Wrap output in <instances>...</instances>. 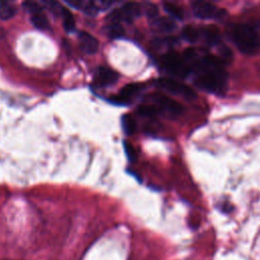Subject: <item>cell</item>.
Here are the masks:
<instances>
[{
  "instance_id": "1",
  "label": "cell",
  "mask_w": 260,
  "mask_h": 260,
  "mask_svg": "<svg viewBox=\"0 0 260 260\" xmlns=\"http://www.w3.org/2000/svg\"><path fill=\"white\" fill-rule=\"evenodd\" d=\"M191 64L192 72L195 71V84L208 92L220 93L226 84V74L222 68V61L212 55L197 57L195 50L187 49L183 55Z\"/></svg>"
},
{
  "instance_id": "2",
  "label": "cell",
  "mask_w": 260,
  "mask_h": 260,
  "mask_svg": "<svg viewBox=\"0 0 260 260\" xmlns=\"http://www.w3.org/2000/svg\"><path fill=\"white\" fill-rule=\"evenodd\" d=\"M228 35L233 44L244 54L260 52V35L254 27L245 23H235L229 27Z\"/></svg>"
},
{
  "instance_id": "3",
  "label": "cell",
  "mask_w": 260,
  "mask_h": 260,
  "mask_svg": "<svg viewBox=\"0 0 260 260\" xmlns=\"http://www.w3.org/2000/svg\"><path fill=\"white\" fill-rule=\"evenodd\" d=\"M161 64L166 71L177 77L185 78L192 72L190 62L176 52L165 54L161 58Z\"/></svg>"
},
{
  "instance_id": "4",
  "label": "cell",
  "mask_w": 260,
  "mask_h": 260,
  "mask_svg": "<svg viewBox=\"0 0 260 260\" xmlns=\"http://www.w3.org/2000/svg\"><path fill=\"white\" fill-rule=\"evenodd\" d=\"M154 83L156 87L169 93H172L174 95H178L187 100H192L195 98V92L193 91L192 88H190L185 83L178 81L174 78L160 77V78H157Z\"/></svg>"
},
{
  "instance_id": "5",
  "label": "cell",
  "mask_w": 260,
  "mask_h": 260,
  "mask_svg": "<svg viewBox=\"0 0 260 260\" xmlns=\"http://www.w3.org/2000/svg\"><path fill=\"white\" fill-rule=\"evenodd\" d=\"M140 11L141 9L138 3L129 2L124 4L122 7L113 10L107 19L110 21V23H120L121 21L132 22L140 15Z\"/></svg>"
},
{
  "instance_id": "6",
  "label": "cell",
  "mask_w": 260,
  "mask_h": 260,
  "mask_svg": "<svg viewBox=\"0 0 260 260\" xmlns=\"http://www.w3.org/2000/svg\"><path fill=\"white\" fill-rule=\"evenodd\" d=\"M192 11L194 15L201 19H218L223 17L225 11L218 8L212 3L204 1H196L192 3Z\"/></svg>"
},
{
  "instance_id": "7",
  "label": "cell",
  "mask_w": 260,
  "mask_h": 260,
  "mask_svg": "<svg viewBox=\"0 0 260 260\" xmlns=\"http://www.w3.org/2000/svg\"><path fill=\"white\" fill-rule=\"evenodd\" d=\"M149 100L153 103L154 106H156L159 110L166 111L171 115H180L183 111L182 106L175 100L169 98L166 94L154 92L149 94Z\"/></svg>"
},
{
  "instance_id": "8",
  "label": "cell",
  "mask_w": 260,
  "mask_h": 260,
  "mask_svg": "<svg viewBox=\"0 0 260 260\" xmlns=\"http://www.w3.org/2000/svg\"><path fill=\"white\" fill-rule=\"evenodd\" d=\"M79 46L85 54H94L99 49V41L89 32L80 30L78 34Z\"/></svg>"
},
{
  "instance_id": "9",
  "label": "cell",
  "mask_w": 260,
  "mask_h": 260,
  "mask_svg": "<svg viewBox=\"0 0 260 260\" xmlns=\"http://www.w3.org/2000/svg\"><path fill=\"white\" fill-rule=\"evenodd\" d=\"M119 78V74L117 71L113 70L109 67H99L96 70V81L102 86H109L114 84Z\"/></svg>"
},
{
  "instance_id": "10",
  "label": "cell",
  "mask_w": 260,
  "mask_h": 260,
  "mask_svg": "<svg viewBox=\"0 0 260 260\" xmlns=\"http://www.w3.org/2000/svg\"><path fill=\"white\" fill-rule=\"evenodd\" d=\"M150 26L157 32H170L175 28V24L170 18L159 15L150 19Z\"/></svg>"
},
{
  "instance_id": "11",
  "label": "cell",
  "mask_w": 260,
  "mask_h": 260,
  "mask_svg": "<svg viewBox=\"0 0 260 260\" xmlns=\"http://www.w3.org/2000/svg\"><path fill=\"white\" fill-rule=\"evenodd\" d=\"M143 87V84L142 83H130V84H127L126 86H124L121 90V92L119 93L120 96H122L125 101L128 102V100L135 95L136 93H138Z\"/></svg>"
},
{
  "instance_id": "12",
  "label": "cell",
  "mask_w": 260,
  "mask_h": 260,
  "mask_svg": "<svg viewBox=\"0 0 260 260\" xmlns=\"http://www.w3.org/2000/svg\"><path fill=\"white\" fill-rule=\"evenodd\" d=\"M61 16H62L63 26H64L65 30L68 31V32L73 31L75 29V20H74L72 12L69 9L63 7L62 12H61Z\"/></svg>"
},
{
  "instance_id": "13",
  "label": "cell",
  "mask_w": 260,
  "mask_h": 260,
  "mask_svg": "<svg viewBox=\"0 0 260 260\" xmlns=\"http://www.w3.org/2000/svg\"><path fill=\"white\" fill-rule=\"evenodd\" d=\"M30 22L32 23V25L35 27H37L39 29H42V30H46L50 26L49 25V20L43 12L30 15Z\"/></svg>"
},
{
  "instance_id": "14",
  "label": "cell",
  "mask_w": 260,
  "mask_h": 260,
  "mask_svg": "<svg viewBox=\"0 0 260 260\" xmlns=\"http://www.w3.org/2000/svg\"><path fill=\"white\" fill-rule=\"evenodd\" d=\"M16 13V7L9 2H0V19L7 20Z\"/></svg>"
},
{
  "instance_id": "15",
  "label": "cell",
  "mask_w": 260,
  "mask_h": 260,
  "mask_svg": "<svg viewBox=\"0 0 260 260\" xmlns=\"http://www.w3.org/2000/svg\"><path fill=\"white\" fill-rule=\"evenodd\" d=\"M217 29L214 27H206L200 30V35H202L203 39L205 40V42L209 45H214L216 43H218L219 37L217 34Z\"/></svg>"
},
{
  "instance_id": "16",
  "label": "cell",
  "mask_w": 260,
  "mask_h": 260,
  "mask_svg": "<svg viewBox=\"0 0 260 260\" xmlns=\"http://www.w3.org/2000/svg\"><path fill=\"white\" fill-rule=\"evenodd\" d=\"M122 127L124 132L127 135H131L135 132L136 130V122L134 120V118L132 117V115L130 114H126L122 117Z\"/></svg>"
},
{
  "instance_id": "17",
  "label": "cell",
  "mask_w": 260,
  "mask_h": 260,
  "mask_svg": "<svg viewBox=\"0 0 260 260\" xmlns=\"http://www.w3.org/2000/svg\"><path fill=\"white\" fill-rule=\"evenodd\" d=\"M182 36L186 41L191 42V43H195V42L198 41V39L200 37V30H198L194 26L188 25V26L184 27V29L182 31Z\"/></svg>"
},
{
  "instance_id": "18",
  "label": "cell",
  "mask_w": 260,
  "mask_h": 260,
  "mask_svg": "<svg viewBox=\"0 0 260 260\" xmlns=\"http://www.w3.org/2000/svg\"><path fill=\"white\" fill-rule=\"evenodd\" d=\"M164 9L166 10V12L168 14H170L173 17H176L178 19H182L184 12L182 10L181 7H179L178 5L174 4V3H169V2H165L164 3Z\"/></svg>"
},
{
  "instance_id": "19",
  "label": "cell",
  "mask_w": 260,
  "mask_h": 260,
  "mask_svg": "<svg viewBox=\"0 0 260 260\" xmlns=\"http://www.w3.org/2000/svg\"><path fill=\"white\" fill-rule=\"evenodd\" d=\"M159 112V109L154 105H140L138 108V113L141 116L145 117H153L157 115Z\"/></svg>"
},
{
  "instance_id": "20",
  "label": "cell",
  "mask_w": 260,
  "mask_h": 260,
  "mask_svg": "<svg viewBox=\"0 0 260 260\" xmlns=\"http://www.w3.org/2000/svg\"><path fill=\"white\" fill-rule=\"evenodd\" d=\"M107 32L110 38L116 39V38H120L124 35V29L120 23H109Z\"/></svg>"
},
{
  "instance_id": "21",
  "label": "cell",
  "mask_w": 260,
  "mask_h": 260,
  "mask_svg": "<svg viewBox=\"0 0 260 260\" xmlns=\"http://www.w3.org/2000/svg\"><path fill=\"white\" fill-rule=\"evenodd\" d=\"M23 9L28 12L30 15L36 14V13H40L43 12V8L40 6L39 3L37 2H32V1H26L22 4Z\"/></svg>"
},
{
  "instance_id": "22",
  "label": "cell",
  "mask_w": 260,
  "mask_h": 260,
  "mask_svg": "<svg viewBox=\"0 0 260 260\" xmlns=\"http://www.w3.org/2000/svg\"><path fill=\"white\" fill-rule=\"evenodd\" d=\"M124 147H125V152L127 154V157L130 160H134L136 157V154H135V150H134L133 146L129 142H124Z\"/></svg>"
}]
</instances>
